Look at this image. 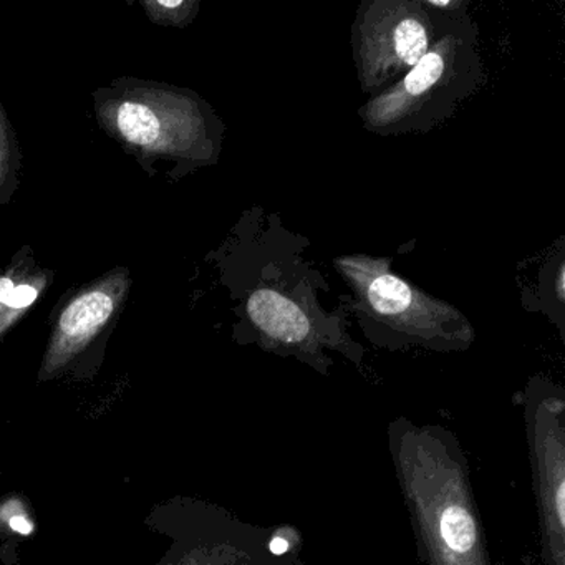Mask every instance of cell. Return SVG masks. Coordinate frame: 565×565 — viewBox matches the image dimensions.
<instances>
[{
	"label": "cell",
	"instance_id": "obj_1",
	"mask_svg": "<svg viewBox=\"0 0 565 565\" xmlns=\"http://www.w3.org/2000/svg\"><path fill=\"white\" fill-rule=\"evenodd\" d=\"M263 210H254L247 287L243 292V319L247 342L264 352L296 359L329 375L330 353H339L362 369L365 349L347 330V307L329 313L319 300V287L329 289L322 276L303 263V237L294 236L276 214L260 226Z\"/></svg>",
	"mask_w": 565,
	"mask_h": 565
},
{
	"label": "cell",
	"instance_id": "obj_2",
	"mask_svg": "<svg viewBox=\"0 0 565 565\" xmlns=\"http://www.w3.org/2000/svg\"><path fill=\"white\" fill-rule=\"evenodd\" d=\"M388 446L425 565H491L469 466L452 433L398 418Z\"/></svg>",
	"mask_w": 565,
	"mask_h": 565
},
{
	"label": "cell",
	"instance_id": "obj_3",
	"mask_svg": "<svg viewBox=\"0 0 565 565\" xmlns=\"http://www.w3.org/2000/svg\"><path fill=\"white\" fill-rule=\"evenodd\" d=\"M439 14L435 42L425 57L402 81L360 107L366 134L383 138L429 134L451 120L486 84L478 25L469 6Z\"/></svg>",
	"mask_w": 565,
	"mask_h": 565
},
{
	"label": "cell",
	"instance_id": "obj_4",
	"mask_svg": "<svg viewBox=\"0 0 565 565\" xmlns=\"http://www.w3.org/2000/svg\"><path fill=\"white\" fill-rule=\"evenodd\" d=\"M333 267L352 292L347 310L373 345L392 352L452 353L466 352L476 342L475 326L458 307L403 279L388 257L343 254Z\"/></svg>",
	"mask_w": 565,
	"mask_h": 565
},
{
	"label": "cell",
	"instance_id": "obj_5",
	"mask_svg": "<svg viewBox=\"0 0 565 565\" xmlns=\"http://www.w3.org/2000/svg\"><path fill=\"white\" fill-rule=\"evenodd\" d=\"M439 19L423 0H363L350 29L362 94L376 97L402 81L431 49Z\"/></svg>",
	"mask_w": 565,
	"mask_h": 565
},
{
	"label": "cell",
	"instance_id": "obj_6",
	"mask_svg": "<svg viewBox=\"0 0 565 565\" xmlns=\"http://www.w3.org/2000/svg\"><path fill=\"white\" fill-rule=\"evenodd\" d=\"M544 565H565V396L544 376L522 392Z\"/></svg>",
	"mask_w": 565,
	"mask_h": 565
},
{
	"label": "cell",
	"instance_id": "obj_7",
	"mask_svg": "<svg viewBox=\"0 0 565 565\" xmlns=\"http://www.w3.org/2000/svg\"><path fill=\"white\" fill-rule=\"evenodd\" d=\"M164 118L148 105L125 102L117 114L118 130L128 143L137 147H158L171 143L180 153L194 160L207 161L216 158L220 141L207 134L206 115L200 111L164 124Z\"/></svg>",
	"mask_w": 565,
	"mask_h": 565
},
{
	"label": "cell",
	"instance_id": "obj_8",
	"mask_svg": "<svg viewBox=\"0 0 565 565\" xmlns=\"http://www.w3.org/2000/svg\"><path fill=\"white\" fill-rule=\"evenodd\" d=\"M115 312V297L108 290H90L72 300L62 313L57 327L52 355L68 356L75 350L90 342L111 319Z\"/></svg>",
	"mask_w": 565,
	"mask_h": 565
},
{
	"label": "cell",
	"instance_id": "obj_9",
	"mask_svg": "<svg viewBox=\"0 0 565 565\" xmlns=\"http://www.w3.org/2000/svg\"><path fill=\"white\" fill-rule=\"evenodd\" d=\"M39 292L35 287L32 286H19L15 287L14 294H12L11 300L8 302V307L11 309H24V307L32 306L38 299Z\"/></svg>",
	"mask_w": 565,
	"mask_h": 565
},
{
	"label": "cell",
	"instance_id": "obj_10",
	"mask_svg": "<svg viewBox=\"0 0 565 565\" xmlns=\"http://www.w3.org/2000/svg\"><path fill=\"white\" fill-rule=\"evenodd\" d=\"M15 286L8 277H0V303L8 306L11 300L12 294H14Z\"/></svg>",
	"mask_w": 565,
	"mask_h": 565
},
{
	"label": "cell",
	"instance_id": "obj_11",
	"mask_svg": "<svg viewBox=\"0 0 565 565\" xmlns=\"http://www.w3.org/2000/svg\"><path fill=\"white\" fill-rule=\"evenodd\" d=\"M9 524H11V527L15 529V531L21 532V534L28 535L29 532L32 531L31 522H29L24 515H12V518L9 519Z\"/></svg>",
	"mask_w": 565,
	"mask_h": 565
}]
</instances>
